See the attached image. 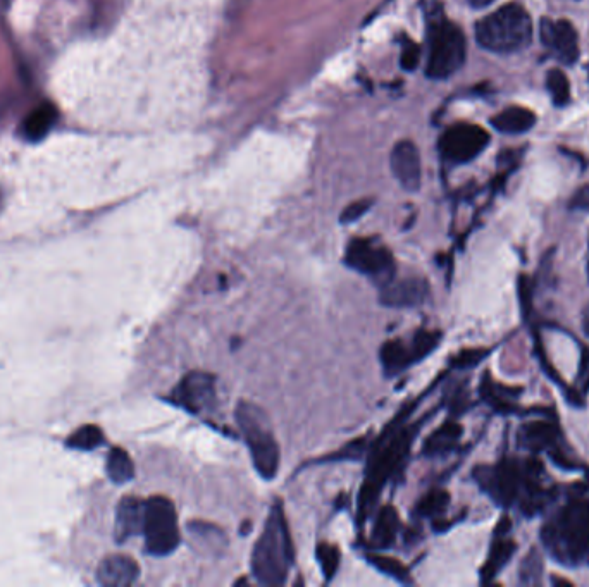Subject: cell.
<instances>
[{"label": "cell", "instance_id": "1", "mask_svg": "<svg viewBox=\"0 0 589 587\" xmlns=\"http://www.w3.org/2000/svg\"><path fill=\"white\" fill-rule=\"evenodd\" d=\"M474 481L498 507L514 508L527 519L545 512L558 498L557 486L546 481L545 467L536 458L505 457L472 470Z\"/></svg>", "mask_w": 589, "mask_h": 587}, {"label": "cell", "instance_id": "2", "mask_svg": "<svg viewBox=\"0 0 589 587\" xmlns=\"http://www.w3.org/2000/svg\"><path fill=\"white\" fill-rule=\"evenodd\" d=\"M540 539L555 562L589 567V484L577 482L565 491L564 503L541 527Z\"/></svg>", "mask_w": 589, "mask_h": 587}, {"label": "cell", "instance_id": "3", "mask_svg": "<svg viewBox=\"0 0 589 587\" xmlns=\"http://www.w3.org/2000/svg\"><path fill=\"white\" fill-rule=\"evenodd\" d=\"M293 558L295 551L285 512L283 507L276 503L252 551L250 567L255 581L262 586L285 584L292 570Z\"/></svg>", "mask_w": 589, "mask_h": 587}, {"label": "cell", "instance_id": "4", "mask_svg": "<svg viewBox=\"0 0 589 587\" xmlns=\"http://www.w3.org/2000/svg\"><path fill=\"white\" fill-rule=\"evenodd\" d=\"M428 19L429 56L426 73L433 80H445L464 66L467 44L459 26L443 16L438 0H424Z\"/></svg>", "mask_w": 589, "mask_h": 587}, {"label": "cell", "instance_id": "5", "mask_svg": "<svg viewBox=\"0 0 589 587\" xmlns=\"http://www.w3.org/2000/svg\"><path fill=\"white\" fill-rule=\"evenodd\" d=\"M476 40L493 54H515L533 42V21L524 7L507 4L479 21Z\"/></svg>", "mask_w": 589, "mask_h": 587}, {"label": "cell", "instance_id": "6", "mask_svg": "<svg viewBox=\"0 0 589 587\" xmlns=\"http://www.w3.org/2000/svg\"><path fill=\"white\" fill-rule=\"evenodd\" d=\"M235 419L257 474L273 481L278 476L279 445L266 412L255 403L242 400L236 405Z\"/></svg>", "mask_w": 589, "mask_h": 587}, {"label": "cell", "instance_id": "7", "mask_svg": "<svg viewBox=\"0 0 589 587\" xmlns=\"http://www.w3.org/2000/svg\"><path fill=\"white\" fill-rule=\"evenodd\" d=\"M142 534L145 550L152 557H169L178 550L181 532L173 501L166 496H152L145 501Z\"/></svg>", "mask_w": 589, "mask_h": 587}, {"label": "cell", "instance_id": "8", "mask_svg": "<svg viewBox=\"0 0 589 587\" xmlns=\"http://www.w3.org/2000/svg\"><path fill=\"white\" fill-rule=\"evenodd\" d=\"M517 446L533 453H548L552 462L564 470H579L581 465L572 457L571 448L565 443L564 433L557 421L536 419L524 422L517 431Z\"/></svg>", "mask_w": 589, "mask_h": 587}, {"label": "cell", "instance_id": "9", "mask_svg": "<svg viewBox=\"0 0 589 587\" xmlns=\"http://www.w3.org/2000/svg\"><path fill=\"white\" fill-rule=\"evenodd\" d=\"M345 264L378 283L379 288L395 278V259L385 245L372 240H352L345 252Z\"/></svg>", "mask_w": 589, "mask_h": 587}, {"label": "cell", "instance_id": "10", "mask_svg": "<svg viewBox=\"0 0 589 587\" xmlns=\"http://www.w3.org/2000/svg\"><path fill=\"white\" fill-rule=\"evenodd\" d=\"M490 143L488 131L478 124H455L441 136L440 150L445 159L465 164L476 159Z\"/></svg>", "mask_w": 589, "mask_h": 587}, {"label": "cell", "instance_id": "11", "mask_svg": "<svg viewBox=\"0 0 589 587\" xmlns=\"http://www.w3.org/2000/svg\"><path fill=\"white\" fill-rule=\"evenodd\" d=\"M173 403L193 415L212 412L216 407V377L209 372H188L174 388Z\"/></svg>", "mask_w": 589, "mask_h": 587}, {"label": "cell", "instance_id": "12", "mask_svg": "<svg viewBox=\"0 0 589 587\" xmlns=\"http://www.w3.org/2000/svg\"><path fill=\"white\" fill-rule=\"evenodd\" d=\"M541 42L552 56L567 66L579 59V38L572 23L565 19H541Z\"/></svg>", "mask_w": 589, "mask_h": 587}, {"label": "cell", "instance_id": "13", "mask_svg": "<svg viewBox=\"0 0 589 587\" xmlns=\"http://www.w3.org/2000/svg\"><path fill=\"white\" fill-rule=\"evenodd\" d=\"M429 298L428 281L419 276L391 279L381 286L379 302L390 309H414Z\"/></svg>", "mask_w": 589, "mask_h": 587}, {"label": "cell", "instance_id": "14", "mask_svg": "<svg viewBox=\"0 0 589 587\" xmlns=\"http://www.w3.org/2000/svg\"><path fill=\"white\" fill-rule=\"evenodd\" d=\"M391 171L403 190L417 192L421 188V155L414 143L403 140L393 147Z\"/></svg>", "mask_w": 589, "mask_h": 587}, {"label": "cell", "instance_id": "15", "mask_svg": "<svg viewBox=\"0 0 589 587\" xmlns=\"http://www.w3.org/2000/svg\"><path fill=\"white\" fill-rule=\"evenodd\" d=\"M510 526H512L510 520L503 517L498 527H496L495 539L491 543L486 563L481 569V582L483 584H490L491 581H495V577H498L500 572L509 565L510 560L514 558L517 543H515L514 539L509 538Z\"/></svg>", "mask_w": 589, "mask_h": 587}, {"label": "cell", "instance_id": "16", "mask_svg": "<svg viewBox=\"0 0 589 587\" xmlns=\"http://www.w3.org/2000/svg\"><path fill=\"white\" fill-rule=\"evenodd\" d=\"M140 567L128 555H111L104 558L97 570V581L100 586L130 587L138 581Z\"/></svg>", "mask_w": 589, "mask_h": 587}, {"label": "cell", "instance_id": "17", "mask_svg": "<svg viewBox=\"0 0 589 587\" xmlns=\"http://www.w3.org/2000/svg\"><path fill=\"white\" fill-rule=\"evenodd\" d=\"M143 515H145V501L135 496H126L119 501L118 510H116V526H114V536L118 543H124L133 536L142 534Z\"/></svg>", "mask_w": 589, "mask_h": 587}, {"label": "cell", "instance_id": "18", "mask_svg": "<svg viewBox=\"0 0 589 587\" xmlns=\"http://www.w3.org/2000/svg\"><path fill=\"white\" fill-rule=\"evenodd\" d=\"M379 360L388 376H397L405 369H409L410 365L421 362L414 347V341L405 343L402 340L386 341L379 352Z\"/></svg>", "mask_w": 589, "mask_h": 587}, {"label": "cell", "instance_id": "19", "mask_svg": "<svg viewBox=\"0 0 589 587\" xmlns=\"http://www.w3.org/2000/svg\"><path fill=\"white\" fill-rule=\"evenodd\" d=\"M479 391H481L484 402L488 403L498 414H515V412H519L515 400L521 395V388H510V386L496 383L491 379L490 374L486 372Z\"/></svg>", "mask_w": 589, "mask_h": 587}, {"label": "cell", "instance_id": "20", "mask_svg": "<svg viewBox=\"0 0 589 587\" xmlns=\"http://www.w3.org/2000/svg\"><path fill=\"white\" fill-rule=\"evenodd\" d=\"M186 531L192 539L193 546H197L202 553H207V555L223 553L226 544H228V538H226L223 529H219L209 522H204V520L188 522Z\"/></svg>", "mask_w": 589, "mask_h": 587}, {"label": "cell", "instance_id": "21", "mask_svg": "<svg viewBox=\"0 0 589 587\" xmlns=\"http://www.w3.org/2000/svg\"><path fill=\"white\" fill-rule=\"evenodd\" d=\"M491 124L496 131L505 133V135H522V133L533 130V126L536 124V114L526 107H509V109L498 112L495 118L491 119Z\"/></svg>", "mask_w": 589, "mask_h": 587}, {"label": "cell", "instance_id": "22", "mask_svg": "<svg viewBox=\"0 0 589 587\" xmlns=\"http://www.w3.org/2000/svg\"><path fill=\"white\" fill-rule=\"evenodd\" d=\"M56 121V107L49 104V102H45L42 106H38L37 109H33L30 116L25 119V123L21 126L23 136H25L26 140H30V142L42 140L54 128Z\"/></svg>", "mask_w": 589, "mask_h": 587}, {"label": "cell", "instance_id": "23", "mask_svg": "<svg viewBox=\"0 0 589 587\" xmlns=\"http://www.w3.org/2000/svg\"><path fill=\"white\" fill-rule=\"evenodd\" d=\"M398 529H400V517H398L397 510L390 507V505H386V507L379 510L378 519H376V524L372 529V539L381 548H388L390 544L395 543Z\"/></svg>", "mask_w": 589, "mask_h": 587}, {"label": "cell", "instance_id": "24", "mask_svg": "<svg viewBox=\"0 0 589 587\" xmlns=\"http://www.w3.org/2000/svg\"><path fill=\"white\" fill-rule=\"evenodd\" d=\"M107 476L114 484H128L135 479V464L123 448H112L107 457Z\"/></svg>", "mask_w": 589, "mask_h": 587}, {"label": "cell", "instance_id": "25", "mask_svg": "<svg viewBox=\"0 0 589 587\" xmlns=\"http://www.w3.org/2000/svg\"><path fill=\"white\" fill-rule=\"evenodd\" d=\"M460 436H462V426L457 422H447L436 433L431 434L424 450L429 455H443V453L452 452L459 443Z\"/></svg>", "mask_w": 589, "mask_h": 587}, {"label": "cell", "instance_id": "26", "mask_svg": "<svg viewBox=\"0 0 589 587\" xmlns=\"http://www.w3.org/2000/svg\"><path fill=\"white\" fill-rule=\"evenodd\" d=\"M367 562L371 563L374 569H378L379 572L391 577L393 581L400 582V584H412L409 569L397 558L372 553V555H367Z\"/></svg>", "mask_w": 589, "mask_h": 587}, {"label": "cell", "instance_id": "27", "mask_svg": "<svg viewBox=\"0 0 589 587\" xmlns=\"http://www.w3.org/2000/svg\"><path fill=\"white\" fill-rule=\"evenodd\" d=\"M546 88L552 95L553 104L564 107L571 102V83L562 69H550L546 75Z\"/></svg>", "mask_w": 589, "mask_h": 587}, {"label": "cell", "instance_id": "28", "mask_svg": "<svg viewBox=\"0 0 589 587\" xmlns=\"http://www.w3.org/2000/svg\"><path fill=\"white\" fill-rule=\"evenodd\" d=\"M450 505V495L445 489H433L428 495L422 496L421 501L417 503V512L421 517L428 519H438L443 513L447 512Z\"/></svg>", "mask_w": 589, "mask_h": 587}, {"label": "cell", "instance_id": "29", "mask_svg": "<svg viewBox=\"0 0 589 587\" xmlns=\"http://www.w3.org/2000/svg\"><path fill=\"white\" fill-rule=\"evenodd\" d=\"M104 443V433L99 426L87 424V426L76 429L75 433L71 434L66 445L73 450H83V452H90L93 448Z\"/></svg>", "mask_w": 589, "mask_h": 587}, {"label": "cell", "instance_id": "30", "mask_svg": "<svg viewBox=\"0 0 589 587\" xmlns=\"http://www.w3.org/2000/svg\"><path fill=\"white\" fill-rule=\"evenodd\" d=\"M519 582L524 586H540L543 582V560L536 548L529 551L519 569Z\"/></svg>", "mask_w": 589, "mask_h": 587}, {"label": "cell", "instance_id": "31", "mask_svg": "<svg viewBox=\"0 0 589 587\" xmlns=\"http://www.w3.org/2000/svg\"><path fill=\"white\" fill-rule=\"evenodd\" d=\"M316 558L317 562H319V567L323 570L326 581H331L335 577L336 572H338V569H340V548L336 544L319 543L316 548Z\"/></svg>", "mask_w": 589, "mask_h": 587}, {"label": "cell", "instance_id": "32", "mask_svg": "<svg viewBox=\"0 0 589 587\" xmlns=\"http://www.w3.org/2000/svg\"><path fill=\"white\" fill-rule=\"evenodd\" d=\"M371 207V198H362V200H357V202L348 205L347 209L341 212L340 221L343 224L355 223V221H359L360 217L364 216V214H367Z\"/></svg>", "mask_w": 589, "mask_h": 587}, {"label": "cell", "instance_id": "33", "mask_svg": "<svg viewBox=\"0 0 589 587\" xmlns=\"http://www.w3.org/2000/svg\"><path fill=\"white\" fill-rule=\"evenodd\" d=\"M419 59H421V49L417 47L414 42H409V44L403 45L402 50V68L407 69V71H414L417 68V64H419Z\"/></svg>", "mask_w": 589, "mask_h": 587}, {"label": "cell", "instance_id": "34", "mask_svg": "<svg viewBox=\"0 0 589 587\" xmlns=\"http://www.w3.org/2000/svg\"><path fill=\"white\" fill-rule=\"evenodd\" d=\"M486 357H488V350H469V352L460 353L459 357L455 359V365L457 367H472Z\"/></svg>", "mask_w": 589, "mask_h": 587}, {"label": "cell", "instance_id": "35", "mask_svg": "<svg viewBox=\"0 0 589 587\" xmlns=\"http://www.w3.org/2000/svg\"><path fill=\"white\" fill-rule=\"evenodd\" d=\"M569 207L572 211L589 212V185H584L572 195Z\"/></svg>", "mask_w": 589, "mask_h": 587}, {"label": "cell", "instance_id": "36", "mask_svg": "<svg viewBox=\"0 0 589 587\" xmlns=\"http://www.w3.org/2000/svg\"><path fill=\"white\" fill-rule=\"evenodd\" d=\"M519 297H521L522 310L527 316L531 309V281L524 274L519 276Z\"/></svg>", "mask_w": 589, "mask_h": 587}, {"label": "cell", "instance_id": "37", "mask_svg": "<svg viewBox=\"0 0 589 587\" xmlns=\"http://www.w3.org/2000/svg\"><path fill=\"white\" fill-rule=\"evenodd\" d=\"M467 2H469L474 9H483V7L491 6L495 0H467Z\"/></svg>", "mask_w": 589, "mask_h": 587}, {"label": "cell", "instance_id": "38", "mask_svg": "<svg viewBox=\"0 0 589 587\" xmlns=\"http://www.w3.org/2000/svg\"><path fill=\"white\" fill-rule=\"evenodd\" d=\"M583 329L586 336L589 338V305L583 312Z\"/></svg>", "mask_w": 589, "mask_h": 587}, {"label": "cell", "instance_id": "39", "mask_svg": "<svg viewBox=\"0 0 589 587\" xmlns=\"http://www.w3.org/2000/svg\"><path fill=\"white\" fill-rule=\"evenodd\" d=\"M552 584H555V586H572V582L571 581H567V579H560V577H553L552 579Z\"/></svg>", "mask_w": 589, "mask_h": 587}, {"label": "cell", "instance_id": "40", "mask_svg": "<svg viewBox=\"0 0 589 587\" xmlns=\"http://www.w3.org/2000/svg\"><path fill=\"white\" fill-rule=\"evenodd\" d=\"M588 279H589V264H588Z\"/></svg>", "mask_w": 589, "mask_h": 587}]
</instances>
